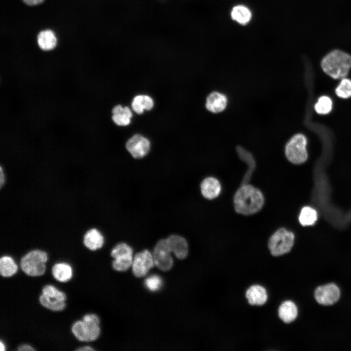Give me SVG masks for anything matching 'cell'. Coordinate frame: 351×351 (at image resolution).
Here are the masks:
<instances>
[{
	"label": "cell",
	"instance_id": "7a4b0ae2",
	"mask_svg": "<svg viewBox=\"0 0 351 351\" xmlns=\"http://www.w3.org/2000/svg\"><path fill=\"white\" fill-rule=\"evenodd\" d=\"M321 65L324 72L332 78H343L351 68V56L342 51L334 50L323 58Z\"/></svg>",
	"mask_w": 351,
	"mask_h": 351
},
{
	"label": "cell",
	"instance_id": "4fadbf2b",
	"mask_svg": "<svg viewBox=\"0 0 351 351\" xmlns=\"http://www.w3.org/2000/svg\"><path fill=\"white\" fill-rule=\"evenodd\" d=\"M245 295L248 303L253 306L264 305L268 297L266 289L259 285L250 286L246 291Z\"/></svg>",
	"mask_w": 351,
	"mask_h": 351
},
{
	"label": "cell",
	"instance_id": "d6986e66",
	"mask_svg": "<svg viewBox=\"0 0 351 351\" xmlns=\"http://www.w3.org/2000/svg\"><path fill=\"white\" fill-rule=\"evenodd\" d=\"M231 17L233 20L242 25L248 24L252 18L251 10L243 4H238L232 8Z\"/></svg>",
	"mask_w": 351,
	"mask_h": 351
},
{
	"label": "cell",
	"instance_id": "e575fe53",
	"mask_svg": "<svg viewBox=\"0 0 351 351\" xmlns=\"http://www.w3.org/2000/svg\"><path fill=\"white\" fill-rule=\"evenodd\" d=\"M76 350L78 351H91L95 350L90 346H84L77 349Z\"/></svg>",
	"mask_w": 351,
	"mask_h": 351
},
{
	"label": "cell",
	"instance_id": "30bf717a",
	"mask_svg": "<svg viewBox=\"0 0 351 351\" xmlns=\"http://www.w3.org/2000/svg\"><path fill=\"white\" fill-rule=\"evenodd\" d=\"M126 148L134 158H142L149 152L150 142L142 135L136 134L127 141Z\"/></svg>",
	"mask_w": 351,
	"mask_h": 351
},
{
	"label": "cell",
	"instance_id": "9c48e42d",
	"mask_svg": "<svg viewBox=\"0 0 351 351\" xmlns=\"http://www.w3.org/2000/svg\"><path fill=\"white\" fill-rule=\"evenodd\" d=\"M155 265L153 254L145 250L137 253L133 258L132 271L134 274L137 277L146 275L150 269Z\"/></svg>",
	"mask_w": 351,
	"mask_h": 351
},
{
	"label": "cell",
	"instance_id": "5bb4252c",
	"mask_svg": "<svg viewBox=\"0 0 351 351\" xmlns=\"http://www.w3.org/2000/svg\"><path fill=\"white\" fill-rule=\"evenodd\" d=\"M104 242V237L97 229L92 228L88 230L83 235L84 245L91 251L100 249Z\"/></svg>",
	"mask_w": 351,
	"mask_h": 351
},
{
	"label": "cell",
	"instance_id": "4dcf8cb0",
	"mask_svg": "<svg viewBox=\"0 0 351 351\" xmlns=\"http://www.w3.org/2000/svg\"><path fill=\"white\" fill-rule=\"evenodd\" d=\"M145 284L149 290L156 291L160 288L162 284V280L157 275H152L146 278Z\"/></svg>",
	"mask_w": 351,
	"mask_h": 351
},
{
	"label": "cell",
	"instance_id": "277c9868",
	"mask_svg": "<svg viewBox=\"0 0 351 351\" xmlns=\"http://www.w3.org/2000/svg\"><path fill=\"white\" fill-rule=\"evenodd\" d=\"M47 258L44 251L34 250L21 257L20 266L22 271L29 276H40L45 272Z\"/></svg>",
	"mask_w": 351,
	"mask_h": 351
},
{
	"label": "cell",
	"instance_id": "ac0fdd59",
	"mask_svg": "<svg viewBox=\"0 0 351 351\" xmlns=\"http://www.w3.org/2000/svg\"><path fill=\"white\" fill-rule=\"evenodd\" d=\"M112 120L118 126H127L131 122L133 114L130 109L120 105H116L112 109Z\"/></svg>",
	"mask_w": 351,
	"mask_h": 351
},
{
	"label": "cell",
	"instance_id": "484cf974",
	"mask_svg": "<svg viewBox=\"0 0 351 351\" xmlns=\"http://www.w3.org/2000/svg\"><path fill=\"white\" fill-rule=\"evenodd\" d=\"M114 259L113 267L117 271H125L132 265L133 260L132 255L119 256Z\"/></svg>",
	"mask_w": 351,
	"mask_h": 351
},
{
	"label": "cell",
	"instance_id": "ffe728a7",
	"mask_svg": "<svg viewBox=\"0 0 351 351\" xmlns=\"http://www.w3.org/2000/svg\"><path fill=\"white\" fill-rule=\"evenodd\" d=\"M38 43L42 50L50 51L56 47L57 38L52 31H42L38 36Z\"/></svg>",
	"mask_w": 351,
	"mask_h": 351
},
{
	"label": "cell",
	"instance_id": "1f68e13d",
	"mask_svg": "<svg viewBox=\"0 0 351 351\" xmlns=\"http://www.w3.org/2000/svg\"><path fill=\"white\" fill-rule=\"evenodd\" d=\"M5 175L3 168L0 166V186L2 188L5 182Z\"/></svg>",
	"mask_w": 351,
	"mask_h": 351
},
{
	"label": "cell",
	"instance_id": "8fae6325",
	"mask_svg": "<svg viewBox=\"0 0 351 351\" xmlns=\"http://www.w3.org/2000/svg\"><path fill=\"white\" fill-rule=\"evenodd\" d=\"M227 104L228 98L225 94L218 91H213L208 95L205 107L209 112L217 114L225 110Z\"/></svg>",
	"mask_w": 351,
	"mask_h": 351
},
{
	"label": "cell",
	"instance_id": "9a60e30c",
	"mask_svg": "<svg viewBox=\"0 0 351 351\" xmlns=\"http://www.w3.org/2000/svg\"><path fill=\"white\" fill-rule=\"evenodd\" d=\"M221 189L218 180L213 177L205 178L200 184L201 193L205 198L208 199H212L218 196Z\"/></svg>",
	"mask_w": 351,
	"mask_h": 351
},
{
	"label": "cell",
	"instance_id": "8992f818",
	"mask_svg": "<svg viewBox=\"0 0 351 351\" xmlns=\"http://www.w3.org/2000/svg\"><path fill=\"white\" fill-rule=\"evenodd\" d=\"M307 138L301 134L294 135L285 146V155L292 163L301 164L307 159Z\"/></svg>",
	"mask_w": 351,
	"mask_h": 351
},
{
	"label": "cell",
	"instance_id": "7c38bea8",
	"mask_svg": "<svg viewBox=\"0 0 351 351\" xmlns=\"http://www.w3.org/2000/svg\"><path fill=\"white\" fill-rule=\"evenodd\" d=\"M172 253L179 259L185 258L188 254V245L183 237L177 234H171L166 238Z\"/></svg>",
	"mask_w": 351,
	"mask_h": 351
},
{
	"label": "cell",
	"instance_id": "6da1fadb",
	"mask_svg": "<svg viewBox=\"0 0 351 351\" xmlns=\"http://www.w3.org/2000/svg\"><path fill=\"white\" fill-rule=\"evenodd\" d=\"M234 200L236 212L244 215L258 212L264 203L261 191L248 184L242 185L235 194Z\"/></svg>",
	"mask_w": 351,
	"mask_h": 351
},
{
	"label": "cell",
	"instance_id": "44dd1931",
	"mask_svg": "<svg viewBox=\"0 0 351 351\" xmlns=\"http://www.w3.org/2000/svg\"><path fill=\"white\" fill-rule=\"evenodd\" d=\"M54 278L58 281L64 282L71 279L72 276V270L71 266L65 263L55 264L52 269Z\"/></svg>",
	"mask_w": 351,
	"mask_h": 351
},
{
	"label": "cell",
	"instance_id": "d6a6232c",
	"mask_svg": "<svg viewBox=\"0 0 351 351\" xmlns=\"http://www.w3.org/2000/svg\"><path fill=\"white\" fill-rule=\"evenodd\" d=\"M18 350L19 351H35V349L29 345L23 344L18 347Z\"/></svg>",
	"mask_w": 351,
	"mask_h": 351
},
{
	"label": "cell",
	"instance_id": "3957f363",
	"mask_svg": "<svg viewBox=\"0 0 351 351\" xmlns=\"http://www.w3.org/2000/svg\"><path fill=\"white\" fill-rule=\"evenodd\" d=\"M72 332L80 341H93L100 334L99 319L95 314H86L82 320L77 321L73 324Z\"/></svg>",
	"mask_w": 351,
	"mask_h": 351
},
{
	"label": "cell",
	"instance_id": "f1b7e54d",
	"mask_svg": "<svg viewBox=\"0 0 351 351\" xmlns=\"http://www.w3.org/2000/svg\"><path fill=\"white\" fill-rule=\"evenodd\" d=\"M337 96L343 98L351 97V80L348 78H343L340 83L335 89Z\"/></svg>",
	"mask_w": 351,
	"mask_h": 351
},
{
	"label": "cell",
	"instance_id": "ba28073f",
	"mask_svg": "<svg viewBox=\"0 0 351 351\" xmlns=\"http://www.w3.org/2000/svg\"><path fill=\"white\" fill-rule=\"evenodd\" d=\"M318 303L324 306L332 305L338 301L340 296L339 287L330 283L317 287L314 293Z\"/></svg>",
	"mask_w": 351,
	"mask_h": 351
},
{
	"label": "cell",
	"instance_id": "4316f807",
	"mask_svg": "<svg viewBox=\"0 0 351 351\" xmlns=\"http://www.w3.org/2000/svg\"><path fill=\"white\" fill-rule=\"evenodd\" d=\"M42 293L52 300L65 301L66 299V296L63 292L58 291L51 285L45 286L42 289Z\"/></svg>",
	"mask_w": 351,
	"mask_h": 351
},
{
	"label": "cell",
	"instance_id": "5b68a950",
	"mask_svg": "<svg viewBox=\"0 0 351 351\" xmlns=\"http://www.w3.org/2000/svg\"><path fill=\"white\" fill-rule=\"evenodd\" d=\"M294 241L293 234L285 229L281 228L270 237L268 247L273 256H278L289 253L293 245Z\"/></svg>",
	"mask_w": 351,
	"mask_h": 351
},
{
	"label": "cell",
	"instance_id": "83f0119b",
	"mask_svg": "<svg viewBox=\"0 0 351 351\" xmlns=\"http://www.w3.org/2000/svg\"><path fill=\"white\" fill-rule=\"evenodd\" d=\"M315 111L319 114H327L331 112L332 109V101L331 98L327 96L320 97L317 102L315 104Z\"/></svg>",
	"mask_w": 351,
	"mask_h": 351
},
{
	"label": "cell",
	"instance_id": "d590c367",
	"mask_svg": "<svg viewBox=\"0 0 351 351\" xmlns=\"http://www.w3.org/2000/svg\"><path fill=\"white\" fill-rule=\"evenodd\" d=\"M0 350L1 351H3L5 350V347L2 341H0Z\"/></svg>",
	"mask_w": 351,
	"mask_h": 351
},
{
	"label": "cell",
	"instance_id": "2e32d148",
	"mask_svg": "<svg viewBox=\"0 0 351 351\" xmlns=\"http://www.w3.org/2000/svg\"><path fill=\"white\" fill-rule=\"evenodd\" d=\"M279 318L285 323H290L294 321L298 315V309L292 301L286 300L282 302L278 309Z\"/></svg>",
	"mask_w": 351,
	"mask_h": 351
},
{
	"label": "cell",
	"instance_id": "cb8c5ba5",
	"mask_svg": "<svg viewBox=\"0 0 351 351\" xmlns=\"http://www.w3.org/2000/svg\"><path fill=\"white\" fill-rule=\"evenodd\" d=\"M317 218L316 211L312 208L306 206L302 208L299 216V220L302 226L314 224Z\"/></svg>",
	"mask_w": 351,
	"mask_h": 351
},
{
	"label": "cell",
	"instance_id": "836d02e7",
	"mask_svg": "<svg viewBox=\"0 0 351 351\" xmlns=\"http://www.w3.org/2000/svg\"><path fill=\"white\" fill-rule=\"evenodd\" d=\"M24 3L28 5H35L39 4L43 2L44 0H22Z\"/></svg>",
	"mask_w": 351,
	"mask_h": 351
},
{
	"label": "cell",
	"instance_id": "603a6c76",
	"mask_svg": "<svg viewBox=\"0 0 351 351\" xmlns=\"http://www.w3.org/2000/svg\"><path fill=\"white\" fill-rule=\"evenodd\" d=\"M18 267L13 259L9 256L0 259V273L3 277H10L17 271Z\"/></svg>",
	"mask_w": 351,
	"mask_h": 351
},
{
	"label": "cell",
	"instance_id": "e0dca14e",
	"mask_svg": "<svg viewBox=\"0 0 351 351\" xmlns=\"http://www.w3.org/2000/svg\"><path fill=\"white\" fill-rule=\"evenodd\" d=\"M236 153L241 160L245 162L248 169L244 176L242 185L248 184L255 168V161L253 155L242 146L237 145L236 147Z\"/></svg>",
	"mask_w": 351,
	"mask_h": 351
},
{
	"label": "cell",
	"instance_id": "d4e9b609",
	"mask_svg": "<svg viewBox=\"0 0 351 351\" xmlns=\"http://www.w3.org/2000/svg\"><path fill=\"white\" fill-rule=\"evenodd\" d=\"M39 300L42 306L54 311H62L65 307L64 301L52 300L42 293L39 296Z\"/></svg>",
	"mask_w": 351,
	"mask_h": 351
},
{
	"label": "cell",
	"instance_id": "52a82bcc",
	"mask_svg": "<svg viewBox=\"0 0 351 351\" xmlns=\"http://www.w3.org/2000/svg\"><path fill=\"white\" fill-rule=\"evenodd\" d=\"M171 251L166 239H161L156 243L152 253L155 265L163 271H167L173 266Z\"/></svg>",
	"mask_w": 351,
	"mask_h": 351
},
{
	"label": "cell",
	"instance_id": "7402d4cb",
	"mask_svg": "<svg viewBox=\"0 0 351 351\" xmlns=\"http://www.w3.org/2000/svg\"><path fill=\"white\" fill-rule=\"evenodd\" d=\"M154 106L153 99L147 95L136 96L132 102L133 110L137 114H141L144 110H150Z\"/></svg>",
	"mask_w": 351,
	"mask_h": 351
},
{
	"label": "cell",
	"instance_id": "f546056e",
	"mask_svg": "<svg viewBox=\"0 0 351 351\" xmlns=\"http://www.w3.org/2000/svg\"><path fill=\"white\" fill-rule=\"evenodd\" d=\"M111 255L114 258L119 256L133 255V250L126 243H120L113 248Z\"/></svg>",
	"mask_w": 351,
	"mask_h": 351
}]
</instances>
